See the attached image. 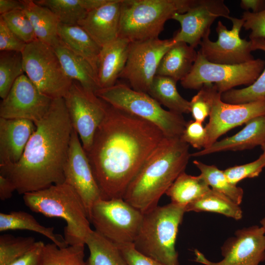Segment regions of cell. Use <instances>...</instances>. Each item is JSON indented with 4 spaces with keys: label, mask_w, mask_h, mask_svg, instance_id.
Segmentation results:
<instances>
[{
    "label": "cell",
    "mask_w": 265,
    "mask_h": 265,
    "mask_svg": "<svg viewBox=\"0 0 265 265\" xmlns=\"http://www.w3.org/2000/svg\"><path fill=\"white\" fill-rule=\"evenodd\" d=\"M164 136L154 124L109 105L86 152L103 199L123 198Z\"/></svg>",
    "instance_id": "cell-1"
},
{
    "label": "cell",
    "mask_w": 265,
    "mask_h": 265,
    "mask_svg": "<svg viewBox=\"0 0 265 265\" xmlns=\"http://www.w3.org/2000/svg\"><path fill=\"white\" fill-rule=\"evenodd\" d=\"M24 153L16 163L0 167V173L19 194L37 191L64 183L73 127L63 98L53 99Z\"/></svg>",
    "instance_id": "cell-2"
},
{
    "label": "cell",
    "mask_w": 265,
    "mask_h": 265,
    "mask_svg": "<svg viewBox=\"0 0 265 265\" xmlns=\"http://www.w3.org/2000/svg\"><path fill=\"white\" fill-rule=\"evenodd\" d=\"M180 137L164 136L131 181L123 199L143 213L156 207L161 197L185 171L191 157Z\"/></svg>",
    "instance_id": "cell-3"
},
{
    "label": "cell",
    "mask_w": 265,
    "mask_h": 265,
    "mask_svg": "<svg viewBox=\"0 0 265 265\" xmlns=\"http://www.w3.org/2000/svg\"><path fill=\"white\" fill-rule=\"evenodd\" d=\"M25 204L31 211L49 217L64 220V238L68 245H85L92 230L80 197L69 185L63 183L23 194Z\"/></svg>",
    "instance_id": "cell-4"
},
{
    "label": "cell",
    "mask_w": 265,
    "mask_h": 265,
    "mask_svg": "<svg viewBox=\"0 0 265 265\" xmlns=\"http://www.w3.org/2000/svg\"><path fill=\"white\" fill-rule=\"evenodd\" d=\"M185 207L172 203L157 206L143 213L141 224L133 242L143 255L164 265H179L175 245Z\"/></svg>",
    "instance_id": "cell-5"
},
{
    "label": "cell",
    "mask_w": 265,
    "mask_h": 265,
    "mask_svg": "<svg viewBox=\"0 0 265 265\" xmlns=\"http://www.w3.org/2000/svg\"><path fill=\"white\" fill-rule=\"evenodd\" d=\"M195 0H122L119 37L130 42L158 38L166 22Z\"/></svg>",
    "instance_id": "cell-6"
},
{
    "label": "cell",
    "mask_w": 265,
    "mask_h": 265,
    "mask_svg": "<svg viewBox=\"0 0 265 265\" xmlns=\"http://www.w3.org/2000/svg\"><path fill=\"white\" fill-rule=\"evenodd\" d=\"M95 94L110 106L154 124L165 136L180 137L184 130L186 121L183 115L164 109L149 94L126 84L100 88Z\"/></svg>",
    "instance_id": "cell-7"
},
{
    "label": "cell",
    "mask_w": 265,
    "mask_h": 265,
    "mask_svg": "<svg viewBox=\"0 0 265 265\" xmlns=\"http://www.w3.org/2000/svg\"><path fill=\"white\" fill-rule=\"evenodd\" d=\"M265 68L260 58L237 65L212 63L197 52V58L187 75L181 80L186 89L199 90L204 84H213L221 94L241 85L252 84Z\"/></svg>",
    "instance_id": "cell-8"
},
{
    "label": "cell",
    "mask_w": 265,
    "mask_h": 265,
    "mask_svg": "<svg viewBox=\"0 0 265 265\" xmlns=\"http://www.w3.org/2000/svg\"><path fill=\"white\" fill-rule=\"evenodd\" d=\"M26 75L43 95L64 98L73 80L65 74L53 48L37 39L26 44L22 52Z\"/></svg>",
    "instance_id": "cell-9"
},
{
    "label": "cell",
    "mask_w": 265,
    "mask_h": 265,
    "mask_svg": "<svg viewBox=\"0 0 265 265\" xmlns=\"http://www.w3.org/2000/svg\"><path fill=\"white\" fill-rule=\"evenodd\" d=\"M143 213L123 198L100 199L92 206L88 218L95 231L116 245L133 243Z\"/></svg>",
    "instance_id": "cell-10"
},
{
    "label": "cell",
    "mask_w": 265,
    "mask_h": 265,
    "mask_svg": "<svg viewBox=\"0 0 265 265\" xmlns=\"http://www.w3.org/2000/svg\"><path fill=\"white\" fill-rule=\"evenodd\" d=\"M73 128L77 132L86 152L91 146L95 132L104 119L109 105L95 93L72 84L64 97Z\"/></svg>",
    "instance_id": "cell-11"
},
{
    "label": "cell",
    "mask_w": 265,
    "mask_h": 265,
    "mask_svg": "<svg viewBox=\"0 0 265 265\" xmlns=\"http://www.w3.org/2000/svg\"><path fill=\"white\" fill-rule=\"evenodd\" d=\"M175 43L172 38H159L131 42L119 78L127 80L133 89L148 93L161 58Z\"/></svg>",
    "instance_id": "cell-12"
},
{
    "label": "cell",
    "mask_w": 265,
    "mask_h": 265,
    "mask_svg": "<svg viewBox=\"0 0 265 265\" xmlns=\"http://www.w3.org/2000/svg\"><path fill=\"white\" fill-rule=\"evenodd\" d=\"M222 259L213 262L197 249L194 261L204 265H259L265 261V229L254 225L237 230L221 247Z\"/></svg>",
    "instance_id": "cell-13"
},
{
    "label": "cell",
    "mask_w": 265,
    "mask_h": 265,
    "mask_svg": "<svg viewBox=\"0 0 265 265\" xmlns=\"http://www.w3.org/2000/svg\"><path fill=\"white\" fill-rule=\"evenodd\" d=\"M229 19L232 22V29L228 30L219 21L216 28L217 40L212 41L209 37L204 38L198 51L206 59L213 63L237 65L254 60L251 41L241 39L239 35L243 20L231 16Z\"/></svg>",
    "instance_id": "cell-14"
},
{
    "label": "cell",
    "mask_w": 265,
    "mask_h": 265,
    "mask_svg": "<svg viewBox=\"0 0 265 265\" xmlns=\"http://www.w3.org/2000/svg\"><path fill=\"white\" fill-rule=\"evenodd\" d=\"M229 15L230 10L223 0H195L186 12L172 16L181 28L172 39L175 43L185 42L195 48L209 37L211 26L217 18L229 19Z\"/></svg>",
    "instance_id": "cell-15"
},
{
    "label": "cell",
    "mask_w": 265,
    "mask_h": 265,
    "mask_svg": "<svg viewBox=\"0 0 265 265\" xmlns=\"http://www.w3.org/2000/svg\"><path fill=\"white\" fill-rule=\"evenodd\" d=\"M53 99L42 94L28 78H18L0 104V117L24 119L35 124L48 111Z\"/></svg>",
    "instance_id": "cell-16"
},
{
    "label": "cell",
    "mask_w": 265,
    "mask_h": 265,
    "mask_svg": "<svg viewBox=\"0 0 265 265\" xmlns=\"http://www.w3.org/2000/svg\"><path fill=\"white\" fill-rule=\"evenodd\" d=\"M64 183L70 185L79 194L88 216L94 203L103 197L86 153L74 129L64 169Z\"/></svg>",
    "instance_id": "cell-17"
},
{
    "label": "cell",
    "mask_w": 265,
    "mask_h": 265,
    "mask_svg": "<svg viewBox=\"0 0 265 265\" xmlns=\"http://www.w3.org/2000/svg\"><path fill=\"white\" fill-rule=\"evenodd\" d=\"M221 95L219 92L214 95L209 121L205 127L208 136L206 148L229 130L265 114V102L230 104L224 102Z\"/></svg>",
    "instance_id": "cell-18"
},
{
    "label": "cell",
    "mask_w": 265,
    "mask_h": 265,
    "mask_svg": "<svg viewBox=\"0 0 265 265\" xmlns=\"http://www.w3.org/2000/svg\"><path fill=\"white\" fill-rule=\"evenodd\" d=\"M36 128L29 120L0 117V168L20 160Z\"/></svg>",
    "instance_id": "cell-19"
},
{
    "label": "cell",
    "mask_w": 265,
    "mask_h": 265,
    "mask_svg": "<svg viewBox=\"0 0 265 265\" xmlns=\"http://www.w3.org/2000/svg\"><path fill=\"white\" fill-rule=\"evenodd\" d=\"M121 1L109 0L89 11L78 24L101 48L119 37Z\"/></svg>",
    "instance_id": "cell-20"
},
{
    "label": "cell",
    "mask_w": 265,
    "mask_h": 265,
    "mask_svg": "<svg viewBox=\"0 0 265 265\" xmlns=\"http://www.w3.org/2000/svg\"><path fill=\"white\" fill-rule=\"evenodd\" d=\"M265 143V114L252 119L236 134L216 141L209 147L191 154L201 157L225 151H238L261 146Z\"/></svg>",
    "instance_id": "cell-21"
},
{
    "label": "cell",
    "mask_w": 265,
    "mask_h": 265,
    "mask_svg": "<svg viewBox=\"0 0 265 265\" xmlns=\"http://www.w3.org/2000/svg\"><path fill=\"white\" fill-rule=\"evenodd\" d=\"M130 43L128 40L118 37L101 48L97 72L100 88L116 83L126 65Z\"/></svg>",
    "instance_id": "cell-22"
},
{
    "label": "cell",
    "mask_w": 265,
    "mask_h": 265,
    "mask_svg": "<svg viewBox=\"0 0 265 265\" xmlns=\"http://www.w3.org/2000/svg\"><path fill=\"white\" fill-rule=\"evenodd\" d=\"M53 48L69 79L94 93L100 88L97 74L87 60L71 51L61 40Z\"/></svg>",
    "instance_id": "cell-23"
},
{
    "label": "cell",
    "mask_w": 265,
    "mask_h": 265,
    "mask_svg": "<svg viewBox=\"0 0 265 265\" xmlns=\"http://www.w3.org/2000/svg\"><path fill=\"white\" fill-rule=\"evenodd\" d=\"M197 56L195 48L185 42H176L161 58L156 75L181 81L190 71Z\"/></svg>",
    "instance_id": "cell-24"
},
{
    "label": "cell",
    "mask_w": 265,
    "mask_h": 265,
    "mask_svg": "<svg viewBox=\"0 0 265 265\" xmlns=\"http://www.w3.org/2000/svg\"><path fill=\"white\" fill-rule=\"evenodd\" d=\"M58 35L69 49L87 60L97 74L101 47L82 27L59 23Z\"/></svg>",
    "instance_id": "cell-25"
},
{
    "label": "cell",
    "mask_w": 265,
    "mask_h": 265,
    "mask_svg": "<svg viewBox=\"0 0 265 265\" xmlns=\"http://www.w3.org/2000/svg\"><path fill=\"white\" fill-rule=\"evenodd\" d=\"M24 11L29 19L38 40L53 48L60 42L58 35L59 22L53 12L34 0H22Z\"/></svg>",
    "instance_id": "cell-26"
},
{
    "label": "cell",
    "mask_w": 265,
    "mask_h": 265,
    "mask_svg": "<svg viewBox=\"0 0 265 265\" xmlns=\"http://www.w3.org/2000/svg\"><path fill=\"white\" fill-rule=\"evenodd\" d=\"M211 189L200 174L192 176L184 171L177 177L165 194L170 198L171 203L186 207Z\"/></svg>",
    "instance_id": "cell-27"
},
{
    "label": "cell",
    "mask_w": 265,
    "mask_h": 265,
    "mask_svg": "<svg viewBox=\"0 0 265 265\" xmlns=\"http://www.w3.org/2000/svg\"><path fill=\"white\" fill-rule=\"evenodd\" d=\"M176 82L171 78L156 75L148 94L170 111L182 115L188 113L190 112V102L180 94Z\"/></svg>",
    "instance_id": "cell-28"
},
{
    "label": "cell",
    "mask_w": 265,
    "mask_h": 265,
    "mask_svg": "<svg viewBox=\"0 0 265 265\" xmlns=\"http://www.w3.org/2000/svg\"><path fill=\"white\" fill-rule=\"evenodd\" d=\"M26 230L42 234L59 247L68 246L64 238L54 233L53 227L41 225L30 214L23 211H13L8 213H0V231Z\"/></svg>",
    "instance_id": "cell-29"
},
{
    "label": "cell",
    "mask_w": 265,
    "mask_h": 265,
    "mask_svg": "<svg viewBox=\"0 0 265 265\" xmlns=\"http://www.w3.org/2000/svg\"><path fill=\"white\" fill-rule=\"evenodd\" d=\"M85 244L89 250L86 265H128L118 246L95 230L87 236Z\"/></svg>",
    "instance_id": "cell-30"
},
{
    "label": "cell",
    "mask_w": 265,
    "mask_h": 265,
    "mask_svg": "<svg viewBox=\"0 0 265 265\" xmlns=\"http://www.w3.org/2000/svg\"><path fill=\"white\" fill-rule=\"evenodd\" d=\"M186 212H210L221 214L238 220L243 212L239 205L225 195L212 189L197 200L185 207Z\"/></svg>",
    "instance_id": "cell-31"
},
{
    "label": "cell",
    "mask_w": 265,
    "mask_h": 265,
    "mask_svg": "<svg viewBox=\"0 0 265 265\" xmlns=\"http://www.w3.org/2000/svg\"><path fill=\"white\" fill-rule=\"evenodd\" d=\"M253 51L262 50L265 53V39L250 40ZM221 100L230 104L265 102V68L258 79L251 85L242 89H232L221 94Z\"/></svg>",
    "instance_id": "cell-32"
},
{
    "label": "cell",
    "mask_w": 265,
    "mask_h": 265,
    "mask_svg": "<svg viewBox=\"0 0 265 265\" xmlns=\"http://www.w3.org/2000/svg\"><path fill=\"white\" fill-rule=\"evenodd\" d=\"M193 163L212 189L225 195L238 205L241 204L243 197L242 188L232 184L223 170L215 165H207L197 160Z\"/></svg>",
    "instance_id": "cell-33"
},
{
    "label": "cell",
    "mask_w": 265,
    "mask_h": 265,
    "mask_svg": "<svg viewBox=\"0 0 265 265\" xmlns=\"http://www.w3.org/2000/svg\"><path fill=\"white\" fill-rule=\"evenodd\" d=\"M37 4L51 10L60 23L75 25L89 12L87 0H38Z\"/></svg>",
    "instance_id": "cell-34"
},
{
    "label": "cell",
    "mask_w": 265,
    "mask_h": 265,
    "mask_svg": "<svg viewBox=\"0 0 265 265\" xmlns=\"http://www.w3.org/2000/svg\"><path fill=\"white\" fill-rule=\"evenodd\" d=\"M84 245L59 247L53 243L45 244L40 265H86Z\"/></svg>",
    "instance_id": "cell-35"
},
{
    "label": "cell",
    "mask_w": 265,
    "mask_h": 265,
    "mask_svg": "<svg viewBox=\"0 0 265 265\" xmlns=\"http://www.w3.org/2000/svg\"><path fill=\"white\" fill-rule=\"evenodd\" d=\"M22 53L0 52V97L5 98L16 80L24 74Z\"/></svg>",
    "instance_id": "cell-36"
},
{
    "label": "cell",
    "mask_w": 265,
    "mask_h": 265,
    "mask_svg": "<svg viewBox=\"0 0 265 265\" xmlns=\"http://www.w3.org/2000/svg\"><path fill=\"white\" fill-rule=\"evenodd\" d=\"M36 241L31 237H15L4 234L0 236V265H9L28 251Z\"/></svg>",
    "instance_id": "cell-37"
},
{
    "label": "cell",
    "mask_w": 265,
    "mask_h": 265,
    "mask_svg": "<svg viewBox=\"0 0 265 265\" xmlns=\"http://www.w3.org/2000/svg\"><path fill=\"white\" fill-rule=\"evenodd\" d=\"M218 92L213 84H205L189 101L190 112L196 121L203 123L211 112L213 98Z\"/></svg>",
    "instance_id": "cell-38"
},
{
    "label": "cell",
    "mask_w": 265,
    "mask_h": 265,
    "mask_svg": "<svg viewBox=\"0 0 265 265\" xmlns=\"http://www.w3.org/2000/svg\"><path fill=\"white\" fill-rule=\"evenodd\" d=\"M0 16L9 29L25 43L37 39L32 24L23 10L13 11Z\"/></svg>",
    "instance_id": "cell-39"
},
{
    "label": "cell",
    "mask_w": 265,
    "mask_h": 265,
    "mask_svg": "<svg viewBox=\"0 0 265 265\" xmlns=\"http://www.w3.org/2000/svg\"><path fill=\"white\" fill-rule=\"evenodd\" d=\"M265 167V153L256 160L240 165L231 167L223 170L228 180L233 184H237L246 178L258 177Z\"/></svg>",
    "instance_id": "cell-40"
},
{
    "label": "cell",
    "mask_w": 265,
    "mask_h": 265,
    "mask_svg": "<svg viewBox=\"0 0 265 265\" xmlns=\"http://www.w3.org/2000/svg\"><path fill=\"white\" fill-rule=\"evenodd\" d=\"M180 138L197 149L203 150L207 147L208 136L206 128L202 123L195 120L186 122Z\"/></svg>",
    "instance_id": "cell-41"
},
{
    "label": "cell",
    "mask_w": 265,
    "mask_h": 265,
    "mask_svg": "<svg viewBox=\"0 0 265 265\" xmlns=\"http://www.w3.org/2000/svg\"><path fill=\"white\" fill-rule=\"evenodd\" d=\"M241 19L243 21L242 27L251 30L250 40L265 39V9L258 13L245 11Z\"/></svg>",
    "instance_id": "cell-42"
},
{
    "label": "cell",
    "mask_w": 265,
    "mask_h": 265,
    "mask_svg": "<svg viewBox=\"0 0 265 265\" xmlns=\"http://www.w3.org/2000/svg\"><path fill=\"white\" fill-rule=\"evenodd\" d=\"M26 43L21 40L7 26L0 16V51L22 53Z\"/></svg>",
    "instance_id": "cell-43"
},
{
    "label": "cell",
    "mask_w": 265,
    "mask_h": 265,
    "mask_svg": "<svg viewBox=\"0 0 265 265\" xmlns=\"http://www.w3.org/2000/svg\"><path fill=\"white\" fill-rule=\"evenodd\" d=\"M128 265H164L138 252L133 243L117 245Z\"/></svg>",
    "instance_id": "cell-44"
},
{
    "label": "cell",
    "mask_w": 265,
    "mask_h": 265,
    "mask_svg": "<svg viewBox=\"0 0 265 265\" xmlns=\"http://www.w3.org/2000/svg\"><path fill=\"white\" fill-rule=\"evenodd\" d=\"M45 244L43 241H36L29 251L9 265H40Z\"/></svg>",
    "instance_id": "cell-45"
},
{
    "label": "cell",
    "mask_w": 265,
    "mask_h": 265,
    "mask_svg": "<svg viewBox=\"0 0 265 265\" xmlns=\"http://www.w3.org/2000/svg\"><path fill=\"white\" fill-rule=\"evenodd\" d=\"M15 190V187L11 181L7 178L0 175V200L4 201L10 198Z\"/></svg>",
    "instance_id": "cell-46"
},
{
    "label": "cell",
    "mask_w": 265,
    "mask_h": 265,
    "mask_svg": "<svg viewBox=\"0 0 265 265\" xmlns=\"http://www.w3.org/2000/svg\"><path fill=\"white\" fill-rule=\"evenodd\" d=\"M24 9V5L22 0H0V15Z\"/></svg>",
    "instance_id": "cell-47"
},
{
    "label": "cell",
    "mask_w": 265,
    "mask_h": 265,
    "mask_svg": "<svg viewBox=\"0 0 265 265\" xmlns=\"http://www.w3.org/2000/svg\"><path fill=\"white\" fill-rule=\"evenodd\" d=\"M240 7L249 11L252 10V12L258 13L265 9V0H241Z\"/></svg>",
    "instance_id": "cell-48"
},
{
    "label": "cell",
    "mask_w": 265,
    "mask_h": 265,
    "mask_svg": "<svg viewBox=\"0 0 265 265\" xmlns=\"http://www.w3.org/2000/svg\"><path fill=\"white\" fill-rule=\"evenodd\" d=\"M261 226L265 229V217L260 221Z\"/></svg>",
    "instance_id": "cell-49"
},
{
    "label": "cell",
    "mask_w": 265,
    "mask_h": 265,
    "mask_svg": "<svg viewBox=\"0 0 265 265\" xmlns=\"http://www.w3.org/2000/svg\"><path fill=\"white\" fill-rule=\"evenodd\" d=\"M261 147L263 151V153H265V143L262 145Z\"/></svg>",
    "instance_id": "cell-50"
}]
</instances>
